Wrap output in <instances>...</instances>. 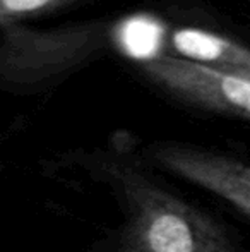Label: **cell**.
<instances>
[{
    "label": "cell",
    "mask_w": 250,
    "mask_h": 252,
    "mask_svg": "<svg viewBox=\"0 0 250 252\" xmlns=\"http://www.w3.org/2000/svg\"><path fill=\"white\" fill-rule=\"evenodd\" d=\"M79 0H0V28L19 24L21 19L60 10Z\"/></svg>",
    "instance_id": "6"
},
{
    "label": "cell",
    "mask_w": 250,
    "mask_h": 252,
    "mask_svg": "<svg viewBox=\"0 0 250 252\" xmlns=\"http://www.w3.org/2000/svg\"><path fill=\"white\" fill-rule=\"evenodd\" d=\"M110 173L125 208L120 252H245L199 208L124 163Z\"/></svg>",
    "instance_id": "1"
},
{
    "label": "cell",
    "mask_w": 250,
    "mask_h": 252,
    "mask_svg": "<svg viewBox=\"0 0 250 252\" xmlns=\"http://www.w3.org/2000/svg\"><path fill=\"white\" fill-rule=\"evenodd\" d=\"M171 55L213 67L250 83V47L202 28H178L168 38Z\"/></svg>",
    "instance_id": "5"
},
{
    "label": "cell",
    "mask_w": 250,
    "mask_h": 252,
    "mask_svg": "<svg viewBox=\"0 0 250 252\" xmlns=\"http://www.w3.org/2000/svg\"><path fill=\"white\" fill-rule=\"evenodd\" d=\"M140 70L180 100L223 115L250 120V83L171 53L147 57Z\"/></svg>",
    "instance_id": "3"
},
{
    "label": "cell",
    "mask_w": 250,
    "mask_h": 252,
    "mask_svg": "<svg viewBox=\"0 0 250 252\" xmlns=\"http://www.w3.org/2000/svg\"><path fill=\"white\" fill-rule=\"evenodd\" d=\"M108 41V23L91 21L40 31L21 24L5 26L0 40V81L38 84L60 77L89 62Z\"/></svg>",
    "instance_id": "2"
},
{
    "label": "cell",
    "mask_w": 250,
    "mask_h": 252,
    "mask_svg": "<svg viewBox=\"0 0 250 252\" xmlns=\"http://www.w3.org/2000/svg\"><path fill=\"white\" fill-rule=\"evenodd\" d=\"M149 155L161 168L209 190L250 218L249 163L185 144H156Z\"/></svg>",
    "instance_id": "4"
}]
</instances>
